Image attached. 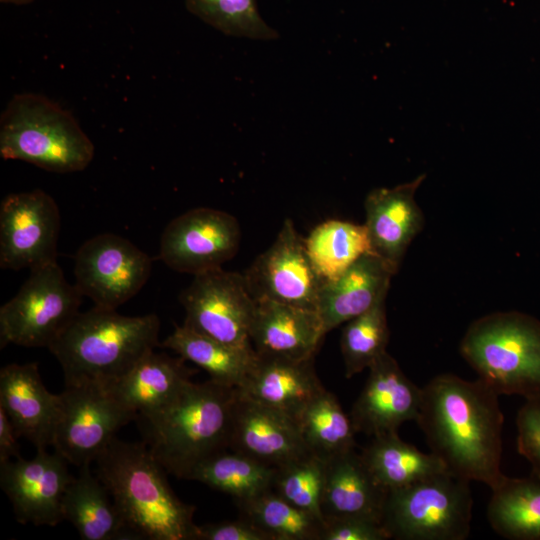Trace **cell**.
<instances>
[{
	"instance_id": "603a6c76",
	"label": "cell",
	"mask_w": 540,
	"mask_h": 540,
	"mask_svg": "<svg viewBox=\"0 0 540 540\" xmlns=\"http://www.w3.org/2000/svg\"><path fill=\"white\" fill-rule=\"evenodd\" d=\"M189 378L190 371L182 357L173 358L153 350L107 388L137 419L147 418L174 403Z\"/></svg>"
},
{
	"instance_id": "277c9868",
	"label": "cell",
	"mask_w": 540,
	"mask_h": 540,
	"mask_svg": "<svg viewBox=\"0 0 540 540\" xmlns=\"http://www.w3.org/2000/svg\"><path fill=\"white\" fill-rule=\"evenodd\" d=\"M235 399L236 388L190 381L168 408L138 418L144 442L166 472L189 480L197 466L229 448Z\"/></svg>"
},
{
	"instance_id": "4dcf8cb0",
	"label": "cell",
	"mask_w": 540,
	"mask_h": 540,
	"mask_svg": "<svg viewBox=\"0 0 540 540\" xmlns=\"http://www.w3.org/2000/svg\"><path fill=\"white\" fill-rule=\"evenodd\" d=\"M297 423L309 451L324 460L356 446L351 417L325 389L305 407Z\"/></svg>"
},
{
	"instance_id": "ffe728a7",
	"label": "cell",
	"mask_w": 540,
	"mask_h": 540,
	"mask_svg": "<svg viewBox=\"0 0 540 540\" xmlns=\"http://www.w3.org/2000/svg\"><path fill=\"white\" fill-rule=\"evenodd\" d=\"M325 335L315 310L256 301L250 341L257 355L293 360L314 358Z\"/></svg>"
},
{
	"instance_id": "5b68a950",
	"label": "cell",
	"mask_w": 540,
	"mask_h": 540,
	"mask_svg": "<svg viewBox=\"0 0 540 540\" xmlns=\"http://www.w3.org/2000/svg\"><path fill=\"white\" fill-rule=\"evenodd\" d=\"M0 155L54 173L84 170L94 145L74 116L46 96L15 94L0 117Z\"/></svg>"
},
{
	"instance_id": "d6986e66",
	"label": "cell",
	"mask_w": 540,
	"mask_h": 540,
	"mask_svg": "<svg viewBox=\"0 0 540 540\" xmlns=\"http://www.w3.org/2000/svg\"><path fill=\"white\" fill-rule=\"evenodd\" d=\"M59 394L43 384L38 364H9L0 371V408L13 424L19 437H25L36 449L52 444L59 413Z\"/></svg>"
},
{
	"instance_id": "4fadbf2b",
	"label": "cell",
	"mask_w": 540,
	"mask_h": 540,
	"mask_svg": "<svg viewBox=\"0 0 540 540\" xmlns=\"http://www.w3.org/2000/svg\"><path fill=\"white\" fill-rule=\"evenodd\" d=\"M240 239L233 215L209 207L193 208L167 224L159 258L174 271L196 275L221 268L237 254Z\"/></svg>"
},
{
	"instance_id": "8992f818",
	"label": "cell",
	"mask_w": 540,
	"mask_h": 540,
	"mask_svg": "<svg viewBox=\"0 0 540 540\" xmlns=\"http://www.w3.org/2000/svg\"><path fill=\"white\" fill-rule=\"evenodd\" d=\"M460 352L484 384L500 395L540 396V321L508 311L468 327Z\"/></svg>"
},
{
	"instance_id": "836d02e7",
	"label": "cell",
	"mask_w": 540,
	"mask_h": 540,
	"mask_svg": "<svg viewBox=\"0 0 540 540\" xmlns=\"http://www.w3.org/2000/svg\"><path fill=\"white\" fill-rule=\"evenodd\" d=\"M187 9L226 35L271 40L278 33L260 16L257 0H185Z\"/></svg>"
},
{
	"instance_id": "8d00e7d4",
	"label": "cell",
	"mask_w": 540,
	"mask_h": 540,
	"mask_svg": "<svg viewBox=\"0 0 540 540\" xmlns=\"http://www.w3.org/2000/svg\"><path fill=\"white\" fill-rule=\"evenodd\" d=\"M390 536L381 521L347 516L324 521L320 540H386Z\"/></svg>"
},
{
	"instance_id": "8fae6325",
	"label": "cell",
	"mask_w": 540,
	"mask_h": 540,
	"mask_svg": "<svg viewBox=\"0 0 540 540\" xmlns=\"http://www.w3.org/2000/svg\"><path fill=\"white\" fill-rule=\"evenodd\" d=\"M151 257L128 239L113 233L89 238L74 259L76 286L94 306L117 309L148 281Z\"/></svg>"
},
{
	"instance_id": "ba28073f",
	"label": "cell",
	"mask_w": 540,
	"mask_h": 540,
	"mask_svg": "<svg viewBox=\"0 0 540 540\" xmlns=\"http://www.w3.org/2000/svg\"><path fill=\"white\" fill-rule=\"evenodd\" d=\"M82 296L57 261L31 269L16 295L0 308L1 348H49L79 313Z\"/></svg>"
},
{
	"instance_id": "30bf717a",
	"label": "cell",
	"mask_w": 540,
	"mask_h": 540,
	"mask_svg": "<svg viewBox=\"0 0 540 540\" xmlns=\"http://www.w3.org/2000/svg\"><path fill=\"white\" fill-rule=\"evenodd\" d=\"M179 300L185 327L225 344L253 348L250 329L256 301L243 274L222 267L196 274Z\"/></svg>"
},
{
	"instance_id": "9c48e42d",
	"label": "cell",
	"mask_w": 540,
	"mask_h": 540,
	"mask_svg": "<svg viewBox=\"0 0 540 540\" xmlns=\"http://www.w3.org/2000/svg\"><path fill=\"white\" fill-rule=\"evenodd\" d=\"M59 397L51 445L78 467L90 465L123 426L137 419L102 385H66Z\"/></svg>"
},
{
	"instance_id": "44dd1931",
	"label": "cell",
	"mask_w": 540,
	"mask_h": 540,
	"mask_svg": "<svg viewBox=\"0 0 540 540\" xmlns=\"http://www.w3.org/2000/svg\"><path fill=\"white\" fill-rule=\"evenodd\" d=\"M324 389L314 369V358L293 360L257 355L253 369L236 391L297 421Z\"/></svg>"
},
{
	"instance_id": "ab89813d",
	"label": "cell",
	"mask_w": 540,
	"mask_h": 540,
	"mask_svg": "<svg viewBox=\"0 0 540 540\" xmlns=\"http://www.w3.org/2000/svg\"><path fill=\"white\" fill-rule=\"evenodd\" d=\"M2 3L23 5L32 2L33 0H0Z\"/></svg>"
},
{
	"instance_id": "f1b7e54d",
	"label": "cell",
	"mask_w": 540,
	"mask_h": 540,
	"mask_svg": "<svg viewBox=\"0 0 540 540\" xmlns=\"http://www.w3.org/2000/svg\"><path fill=\"white\" fill-rule=\"evenodd\" d=\"M305 245L324 281L338 278L360 257L372 252L364 224L335 219L317 225L305 239Z\"/></svg>"
},
{
	"instance_id": "7402d4cb",
	"label": "cell",
	"mask_w": 540,
	"mask_h": 540,
	"mask_svg": "<svg viewBox=\"0 0 540 540\" xmlns=\"http://www.w3.org/2000/svg\"><path fill=\"white\" fill-rule=\"evenodd\" d=\"M396 272L386 261L370 252L338 278L324 281L317 312L326 334L386 298L391 278Z\"/></svg>"
},
{
	"instance_id": "74e56055",
	"label": "cell",
	"mask_w": 540,
	"mask_h": 540,
	"mask_svg": "<svg viewBox=\"0 0 540 540\" xmlns=\"http://www.w3.org/2000/svg\"><path fill=\"white\" fill-rule=\"evenodd\" d=\"M197 540H272L249 520L225 521L198 526Z\"/></svg>"
},
{
	"instance_id": "3957f363",
	"label": "cell",
	"mask_w": 540,
	"mask_h": 540,
	"mask_svg": "<svg viewBox=\"0 0 540 540\" xmlns=\"http://www.w3.org/2000/svg\"><path fill=\"white\" fill-rule=\"evenodd\" d=\"M157 315L125 316L94 306L79 312L49 350L60 363L66 385L109 387L159 345Z\"/></svg>"
},
{
	"instance_id": "6da1fadb",
	"label": "cell",
	"mask_w": 540,
	"mask_h": 540,
	"mask_svg": "<svg viewBox=\"0 0 540 540\" xmlns=\"http://www.w3.org/2000/svg\"><path fill=\"white\" fill-rule=\"evenodd\" d=\"M498 397L480 379L437 375L422 389L416 420L431 452L450 473L491 489L504 476L500 468L504 417Z\"/></svg>"
},
{
	"instance_id": "d590c367",
	"label": "cell",
	"mask_w": 540,
	"mask_h": 540,
	"mask_svg": "<svg viewBox=\"0 0 540 540\" xmlns=\"http://www.w3.org/2000/svg\"><path fill=\"white\" fill-rule=\"evenodd\" d=\"M517 451L540 475V396L526 399L516 417Z\"/></svg>"
},
{
	"instance_id": "e0dca14e",
	"label": "cell",
	"mask_w": 540,
	"mask_h": 540,
	"mask_svg": "<svg viewBox=\"0 0 540 540\" xmlns=\"http://www.w3.org/2000/svg\"><path fill=\"white\" fill-rule=\"evenodd\" d=\"M229 448L273 467L311 453L296 420L237 391Z\"/></svg>"
},
{
	"instance_id": "4316f807",
	"label": "cell",
	"mask_w": 540,
	"mask_h": 540,
	"mask_svg": "<svg viewBox=\"0 0 540 540\" xmlns=\"http://www.w3.org/2000/svg\"><path fill=\"white\" fill-rule=\"evenodd\" d=\"M491 490L487 518L492 529L510 540H540V475H504Z\"/></svg>"
},
{
	"instance_id": "7a4b0ae2",
	"label": "cell",
	"mask_w": 540,
	"mask_h": 540,
	"mask_svg": "<svg viewBox=\"0 0 540 540\" xmlns=\"http://www.w3.org/2000/svg\"><path fill=\"white\" fill-rule=\"evenodd\" d=\"M95 461L96 475L110 493L131 539L197 540L195 507L173 492L166 470L145 442L115 438Z\"/></svg>"
},
{
	"instance_id": "1f68e13d",
	"label": "cell",
	"mask_w": 540,
	"mask_h": 540,
	"mask_svg": "<svg viewBox=\"0 0 540 540\" xmlns=\"http://www.w3.org/2000/svg\"><path fill=\"white\" fill-rule=\"evenodd\" d=\"M243 518L272 540H320L324 521L288 502L273 489L238 503Z\"/></svg>"
},
{
	"instance_id": "d4e9b609",
	"label": "cell",
	"mask_w": 540,
	"mask_h": 540,
	"mask_svg": "<svg viewBox=\"0 0 540 540\" xmlns=\"http://www.w3.org/2000/svg\"><path fill=\"white\" fill-rule=\"evenodd\" d=\"M62 513L83 540L131 539L110 493L89 465L80 467L68 484Z\"/></svg>"
},
{
	"instance_id": "d6a6232c",
	"label": "cell",
	"mask_w": 540,
	"mask_h": 540,
	"mask_svg": "<svg viewBox=\"0 0 540 540\" xmlns=\"http://www.w3.org/2000/svg\"><path fill=\"white\" fill-rule=\"evenodd\" d=\"M385 300L346 322L342 330L340 346L347 378L369 368L387 352L390 332Z\"/></svg>"
},
{
	"instance_id": "52a82bcc",
	"label": "cell",
	"mask_w": 540,
	"mask_h": 540,
	"mask_svg": "<svg viewBox=\"0 0 540 540\" xmlns=\"http://www.w3.org/2000/svg\"><path fill=\"white\" fill-rule=\"evenodd\" d=\"M470 481L444 471L406 487L387 490L382 524L397 540H464L473 499Z\"/></svg>"
},
{
	"instance_id": "ac0fdd59",
	"label": "cell",
	"mask_w": 540,
	"mask_h": 540,
	"mask_svg": "<svg viewBox=\"0 0 540 540\" xmlns=\"http://www.w3.org/2000/svg\"><path fill=\"white\" fill-rule=\"evenodd\" d=\"M425 175L393 188L371 190L364 203L366 226L372 253L396 271L412 240L424 226V215L415 193Z\"/></svg>"
},
{
	"instance_id": "83f0119b",
	"label": "cell",
	"mask_w": 540,
	"mask_h": 540,
	"mask_svg": "<svg viewBox=\"0 0 540 540\" xmlns=\"http://www.w3.org/2000/svg\"><path fill=\"white\" fill-rule=\"evenodd\" d=\"M375 480L387 491L448 471L432 452L419 451L398 433L375 436L360 453Z\"/></svg>"
},
{
	"instance_id": "cb8c5ba5",
	"label": "cell",
	"mask_w": 540,
	"mask_h": 540,
	"mask_svg": "<svg viewBox=\"0 0 540 540\" xmlns=\"http://www.w3.org/2000/svg\"><path fill=\"white\" fill-rule=\"evenodd\" d=\"M323 519L362 516L382 522L386 490L375 480L355 448L325 459Z\"/></svg>"
},
{
	"instance_id": "f546056e",
	"label": "cell",
	"mask_w": 540,
	"mask_h": 540,
	"mask_svg": "<svg viewBox=\"0 0 540 540\" xmlns=\"http://www.w3.org/2000/svg\"><path fill=\"white\" fill-rule=\"evenodd\" d=\"M275 471L276 467L250 456L224 451L197 466L189 480L229 494L238 504L272 489Z\"/></svg>"
},
{
	"instance_id": "7c38bea8",
	"label": "cell",
	"mask_w": 540,
	"mask_h": 540,
	"mask_svg": "<svg viewBox=\"0 0 540 540\" xmlns=\"http://www.w3.org/2000/svg\"><path fill=\"white\" fill-rule=\"evenodd\" d=\"M61 217L45 191L8 194L0 205V267L29 270L57 261Z\"/></svg>"
},
{
	"instance_id": "484cf974",
	"label": "cell",
	"mask_w": 540,
	"mask_h": 540,
	"mask_svg": "<svg viewBox=\"0 0 540 540\" xmlns=\"http://www.w3.org/2000/svg\"><path fill=\"white\" fill-rule=\"evenodd\" d=\"M160 346L196 364L211 380L233 388L244 383L257 360L254 348L225 344L184 325L176 326Z\"/></svg>"
},
{
	"instance_id": "9a60e30c",
	"label": "cell",
	"mask_w": 540,
	"mask_h": 540,
	"mask_svg": "<svg viewBox=\"0 0 540 540\" xmlns=\"http://www.w3.org/2000/svg\"><path fill=\"white\" fill-rule=\"evenodd\" d=\"M68 463L57 451L37 449L30 460L19 457L0 464V485L18 522L56 526L64 520L62 501L73 478Z\"/></svg>"
},
{
	"instance_id": "5bb4252c",
	"label": "cell",
	"mask_w": 540,
	"mask_h": 540,
	"mask_svg": "<svg viewBox=\"0 0 540 540\" xmlns=\"http://www.w3.org/2000/svg\"><path fill=\"white\" fill-rule=\"evenodd\" d=\"M255 301L269 300L317 311L324 282L294 223L286 219L272 245L243 274Z\"/></svg>"
},
{
	"instance_id": "2e32d148",
	"label": "cell",
	"mask_w": 540,
	"mask_h": 540,
	"mask_svg": "<svg viewBox=\"0 0 540 540\" xmlns=\"http://www.w3.org/2000/svg\"><path fill=\"white\" fill-rule=\"evenodd\" d=\"M369 376L350 417L356 432L372 437L396 433L406 421L417 420L422 389L387 352L369 368Z\"/></svg>"
},
{
	"instance_id": "f35d334b",
	"label": "cell",
	"mask_w": 540,
	"mask_h": 540,
	"mask_svg": "<svg viewBox=\"0 0 540 540\" xmlns=\"http://www.w3.org/2000/svg\"><path fill=\"white\" fill-rule=\"evenodd\" d=\"M18 438H20L5 411L0 408V464L21 457Z\"/></svg>"
},
{
	"instance_id": "e575fe53",
	"label": "cell",
	"mask_w": 540,
	"mask_h": 540,
	"mask_svg": "<svg viewBox=\"0 0 540 540\" xmlns=\"http://www.w3.org/2000/svg\"><path fill=\"white\" fill-rule=\"evenodd\" d=\"M325 460L309 453L276 467L272 489L293 505L321 520V503L325 482Z\"/></svg>"
}]
</instances>
